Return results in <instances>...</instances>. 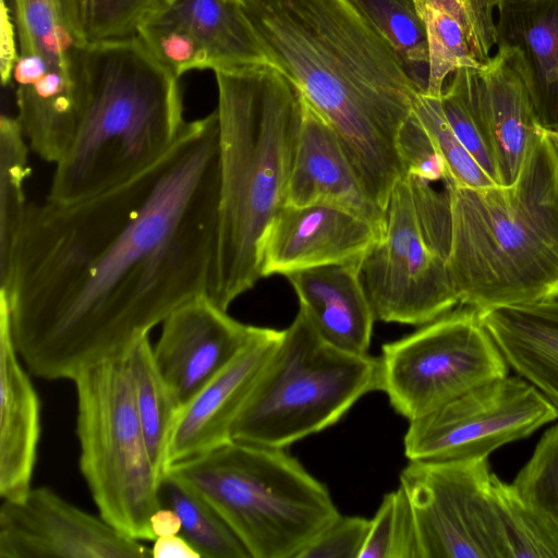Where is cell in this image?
<instances>
[{
	"label": "cell",
	"mask_w": 558,
	"mask_h": 558,
	"mask_svg": "<svg viewBox=\"0 0 558 558\" xmlns=\"http://www.w3.org/2000/svg\"><path fill=\"white\" fill-rule=\"evenodd\" d=\"M219 192L218 116L187 121L133 179L73 202L27 205L0 299L36 377L73 380L124 360L175 308L207 294Z\"/></svg>",
	"instance_id": "cell-1"
},
{
	"label": "cell",
	"mask_w": 558,
	"mask_h": 558,
	"mask_svg": "<svg viewBox=\"0 0 558 558\" xmlns=\"http://www.w3.org/2000/svg\"><path fill=\"white\" fill-rule=\"evenodd\" d=\"M269 59L336 133L368 197L386 211L404 175L399 130L415 85L352 0H242Z\"/></svg>",
	"instance_id": "cell-2"
},
{
	"label": "cell",
	"mask_w": 558,
	"mask_h": 558,
	"mask_svg": "<svg viewBox=\"0 0 558 558\" xmlns=\"http://www.w3.org/2000/svg\"><path fill=\"white\" fill-rule=\"evenodd\" d=\"M215 74L219 192L207 295L227 311L262 278L267 230L287 205L303 97L271 63Z\"/></svg>",
	"instance_id": "cell-3"
},
{
	"label": "cell",
	"mask_w": 558,
	"mask_h": 558,
	"mask_svg": "<svg viewBox=\"0 0 558 558\" xmlns=\"http://www.w3.org/2000/svg\"><path fill=\"white\" fill-rule=\"evenodd\" d=\"M447 265L459 305L478 313L558 298V150L542 126L514 183L465 187L447 179Z\"/></svg>",
	"instance_id": "cell-4"
},
{
	"label": "cell",
	"mask_w": 558,
	"mask_h": 558,
	"mask_svg": "<svg viewBox=\"0 0 558 558\" xmlns=\"http://www.w3.org/2000/svg\"><path fill=\"white\" fill-rule=\"evenodd\" d=\"M178 78L136 35L83 44L81 121L56 163L46 199L95 196L160 160L187 123Z\"/></svg>",
	"instance_id": "cell-5"
},
{
	"label": "cell",
	"mask_w": 558,
	"mask_h": 558,
	"mask_svg": "<svg viewBox=\"0 0 558 558\" xmlns=\"http://www.w3.org/2000/svg\"><path fill=\"white\" fill-rule=\"evenodd\" d=\"M168 471L218 512L251 558H298L340 515L327 487L282 448L231 440Z\"/></svg>",
	"instance_id": "cell-6"
},
{
	"label": "cell",
	"mask_w": 558,
	"mask_h": 558,
	"mask_svg": "<svg viewBox=\"0 0 558 558\" xmlns=\"http://www.w3.org/2000/svg\"><path fill=\"white\" fill-rule=\"evenodd\" d=\"M379 390V361L327 342L299 310L232 428V440L286 449Z\"/></svg>",
	"instance_id": "cell-7"
},
{
	"label": "cell",
	"mask_w": 558,
	"mask_h": 558,
	"mask_svg": "<svg viewBox=\"0 0 558 558\" xmlns=\"http://www.w3.org/2000/svg\"><path fill=\"white\" fill-rule=\"evenodd\" d=\"M73 383L80 468L100 517L130 537L155 541L150 520L161 507V477L148 451L125 361L86 368Z\"/></svg>",
	"instance_id": "cell-8"
},
{
	"label": "cell",
	"mask_w": 558,
	"mask_h": 558,
	"mask_svg": "<svg viewBox=\"0 0 558 558\" xmlns=\"http://www.w3.org/2000/svg\"><path fill=\"white\" fill-rule=\"evenodd\" d=\"M378 361L379 390L409 422L509 373L478 312L464 305L385 343Z\"/></svg>",
	"instance_id": "cell-9"
},
{
	"label": "cell",
	"mask_w": 558,
	"mask_h": 558,
	"mask_svg": "<svg viewBox=\"0 0 558 558\" xmlns=\"http://www.w3.org/2000/svg\"><path fill=\"white\" fill-rule=\"evenodd\" d=\"M487 459L410 460L400 473L422 558H507Z\"/></svg>",
	"instance_id": "cell-10"
},
{
	"label": "cell",
	"mask_w": 558,
	"mask_h": 558,
	"mask_svg": "<svg viewBox=\"0 0 558 558\" xmlns=\"http://www.w3.org/2000/svg\"><path fill=\"white\" fill-rule=\"evenodd\" d=\"M557 417L558 410L535 386L507 375L409 422L404 453L425 461L488 458Z\"/></svg>",
	"instance_id": "cell-11"
},
{
	"label": "cell",
	"mask_w": 558,
	"mask_h": 558,
	"mask_svg": "<svg viewBox=\"0 0 558 558\" xmlns=\"http://www.w3.org/2000/svg\"><path fill=\"white\" fill-rule=\"evenodd\" d=\"M386 231L365 253L361 279L375 320L422 326L459 305L447 260L421 233L405 174L387 208Z\"/></svg>",
	"instance_id": "cell-12"
},
{
	"label": "cell",
	"mask_w": 558,
	"mask_h": 558,
	"mask_svg": "<svg viewBox=\"0 0 558 558\" xmlns=\"http://www.w3.org/2000/svg\"><path fill=\"white\" fill-rule=\"evenodd\" d=\"M135 35L178 77L270 63L242 0H158Z\"/></svg>",
	"instance_id": "cell-13"
},
{
	"label": "cell",
	"mask_w": 558,
	"mask_h": 558,
	"mask_svg": "<svg viewBox=\"0 0 558 558\" xmlns=\"http://www.w3.org/2000/svg\"><path fill=\"white\" fill-rule=\"evenodd\" d=\"M138 539L73 506L48 487L0 508V558H147Z\"/></svg>",
	"instance_id": "cell-14"
},
{
	"label": "cell",
	"mask_w": 558,
	"mask_h": 558,
	"mask_svg": "<svg viewBox=\"0 0 558 558\" xmlns=\"http://www.w3.org/2000/svg\"><path fill=\"white\" fill-rule=\"evenodd\" d=\"M254 329L232 318L207 294L166 317L154 359L181 408L234 357Z\"/></svg>",
	"instance_id": "cell-15"
},
{
	"label": "cell",
	"mask_w": 558,
	"mask_h": 558,
	"mask_svg": "<svg viewBox=\"0 0 558 558\" xmlns=\"http://www.w3.org/2000/svg\"><path fill=\"white\" fill-rule=\"evenodd\" d=\"M282 337L283 330L255 326L245 345L180 409L168 446V469L232 440L233 425Z\"/></svg>",
	"instance_id": "cell-16"
},
{
	"label": "cell",
	"mask_w": 558,
	"mask_h": 558,
	"mask_svg": "<svg viewBox=\"0 0 558 558\" xmlns=\"http://www.w3.org/2000/svg\"><path fill=\"white\" fill-rule=\"evenodd\" d=\"M381 238L374 225L345 208L286 205L264 240L262 278L363 257Z\"/></svg>",
	"instance_id": "cell-17"
},
{
	"label": "cell",
	"mask_w": 558,
	"mask_h": 558,
	"mask_svg": "<svg viewBox=\"0 0 558 558\" xmlns=\"http://www.w3.org/2000/svg\"><path fill=\"white\" fill-rule=\"evenodd\" d=\"M303 97V96H302ZM329 204L386 231V211L366 194L336 133L304 99L287 205Z\"/></svg>",
	"instance_id": "cell-18"
},
{
	"label": "cell",
	"mask_w": 558,
	"mask_h": 558,
	"mask_svg": "<svg viewBox=\"0 0 558 558\" xmlns=\"http://www.w3.org/2000/svg\"><path fill=\"white\" fill-rule=\"evenodd\" d=\"M496 46L523 80L538 124L558 130V0H504Z\"/></svg>",
	"instance_id": "cell-19"
},
{
	"label": "cell",
	"mask_w": 558,
	"mask_h": 558,
	"mask_svg": "<svg viewBox=\"0 0 558 558\" xmlns=\"http://www.w3.org/2000/svg\"><path fill=\"white\" fill-rule=\"evenodd\" d=\"M13 342L0 299V496L21 500L31 490L40 437V402Z\"/></svg>",
	"instance_id": "cell-20"
},
{
	"label": "cell",
	"mask_w": 558,
	"mask_h": 558,
	"mask_svg": "<svg viewBox=\"0 0 558 558\" xmlns=\"http://www.w3.org/2000/svg\"><path fill=\"white\" fill-rule=\"evenodd\" d=\"M362 258L304 268L284 277L298 295L300 310L327 342L366 354L375 318L361 279Z\"/></svg>",
	"instance_id": "cell-21"
},
{
	"label": "cell",
	"mask_w": 558,
	"mask_h": 558,
	"mask_svg": "<svg viewBox=\"0 0 558 558\" xmlns=\"http://www.w3.org/2000/svg\"><path fill=\"white\" fill-rule=\"evenodd\" d=\"M477 104L499 185H511L541 125L523 80L500 50L477 70Z\"/></svg>",
	"instance_id": "cell-22"
},
{
	"label": "cell",
	"mask_w": 558,
	"mask_h": 558,
	"mask_svg": "<svg viewBox=\"0 0 558 558\" xmlns=\"http://www.w3.org/2000/svg\"><path fill=\"white\" fill-rule=\"evenodd\" d=\"M478 314L509 366L558 410V298Z\"/></svg>",
	"instance_id": "cell-23"
},
{
	"label": "cell",
	"mask_w": 558,
	"mask_h": 558,
	"mask_svg": "<svg viewBox=\"0 0 558 558\" xmlns=\"http://www.w3.org/2000/svg\"><path fill=\"white\" fill-rule=\"evenodd\" d=\"M151 461L160 475L168 470L167 452L181 407L161 376L148 335L140 338L124 359Z\"/></svg>",
	"instance_id": "cell-24"
},
{
	"label": "cell",
	"mask_w": 558,
	"mask_h": 558,
	"mask_svg": "<svg viewBox=\"0 0 558 558\" xmlns=\"http://www.w3.org/2000/svg\"><path fill=\"white\" fill-rule=\"evenodd\" d=\"M158 495L161 507H168L179 515L180 535L202 558H251L218 512L170 471L160 478Z\"/></svg>",
	"instance_id": "cell-25"
},
{
	"label": "cell",
	"mask_w": 558,
	"mask_h": 558,
	"mask_svg": "<svg viewBox=\"0 0 558 558\" xmlns=\"http://www.w3.org/2000/svg\"><path fill=\"white\" fill-rule=\"evenodd\" d=\"M400 58L417 92L425 93L428 49L424 21L413 0H352Z\"/></svg>",
	"instance_id": "cell-26"
},
{
	"label": "cell",
	"mask_w": 558,
	"mask_h": 558,
	"mask_svg": "<svg viewBox=\"0 0 558 558\" xmlns=\"http://www.w3.org/2000/svg\"><path fill=\"white\" fill-rule=\"evenodd\" d=\"M490 498L507 558H558V529L495 474Z\"/></svg>",
	"instance_id": "cell-27"
},
{
	"label": "cell",
	"mask_w": 558,
	"mask_h": 558,
	"mask_svg": "<svg viewBox=\"0 0 558 558\" xmlns=\"http://www.w3.org/2000/svg\"><path fill=\"white\" fill-rule=\"evenodd\" d=\"M28 143L15 117L0 118V264L10 252L28 203L24 184L29 175Z\"/></svg>",
	"instance_id": "cell-28"
},
{
	"label": "cell",
	"mask_w": 558,
	"mask_h": 558,
	"mask_svg": "<svg viewBox=\"0 0 558 558\" xmlns=\"http://www.w3.org/2000/svg\"><path fill=\"white\" fill-rule=\"evenodd\" d=\"M452 74L439 98L444 116L469 154L499 185L495 159L478 110L477 69L461 68Z\"/></svg>",
	"instance_id": "cell-29"
},
{
	"label": "cell",
	"mask_w": 558,
	"mask_h": 558,
	"mask_svg": "<svg viewBox=\"0 0 558 558\" xmlns=\"http://www.w3.org/2000/svg\"><path fill=\"white\" fill-rule=\"evenodd\" d=\"M360 558H422L414 513L400 485L385 495L371 519Z\"/></svg>",
	"instance_id": "cell-30"
},
{
	"label": "cell",
	"mask_w": 558,
	"mask_h": 558,
	"mask_svg": "<svg viewBox=\"0 0 558 558\" xmlns=\"http://www.w3.org/2000/svg\"><path fill=\"white\" fill-rule=\"evenodd\" d=\"M424 21L428 49V78L424 94L440 98L446 77L461 68L481 69L472 54L461 25L446 12L426 8Z\"/></svg>",
	"instance_id": "cell-31"
},
{
	"label": "cell",
	"mask_w": 558,
	"mask_h": 558,
	"mask_svg": "<svg viewBox=\"0 0 558 558\" xmlns=\"http://www.w3.org/2000/svg\"><path fill=\"white\" fill-rule=\"evenodd\" d=\"M412 109L441 155L449 180L465 187L478 189L497 185L453 133L444 116L439 98L417 92Z\"/></svg>",
	"instance_id": "cell-32"
},
{
	"label": "cell",
	"mask_w": 558,
	"mask_h": 558,
	"mask_svg": "<svg viewBox=\"0 0 558 558\" xmlns=\"http://www.w3.org/2000/svg\"><path fill=\"white\" fill-rule=\"evenodd\" d=\"M511 485L524 502L558 529V424L543 434Z\"/></svg>",
	"instance_id": "cell-33"
},
{
	"label": "cell",
	"mask_w": 558,
	"mask_h": 558,
	"mask_svg": "<svg viewBox=\"0 0 558 558\" xmlns=\"http://www.w3.org/2000/svg\"><path fill=\"white\" fill-rule=\"evenodd\" d=\"M421 233L428 247L448 259L451 245V203L446 186L437 190L432 182L405 173Z\"/></svg>",
	"instance_id": "cell-34"
},
{
	"label": "cell",
	"mask_w": 558,
	"mask_h": 558,
	"mask_svg": "<svg viewBox=\"0 0 558 558\" xmlns=\"http://www.w3.org/2000/svg\"><path fill=\"white\" fill-rule=\"evenodd\" d=\"M417 12L438 9L452 16L465 33L475 60L482 65L492 58L496 46L495 0H413Z\"/></svg>",
	"instance_id": "cell-35"
},
{
	"label": "cell",
	"mask_w": 558,
	"mask_h": 558,
	"mask_svg": "<svg viewBox=\"0 0 558 558\" xmlns=\"http://www.w3.org/2000/svg\"><path fill=\"white\" fill-rule=\"evenodd\" d=\"M158 0H86V41L133 36L137 25Z\"/></svg>",
	"instance_id": "cell-36"
},
{
	"label": "cell",
	"mask_w": 558,
	"mask_h": 558,
	"mask_svg": "<svg viewBox=\"0 0 558 558\" xmlns=\"http://www.w3.org/2000/svg\"><path fill=\"white\" fill-rule=\"evenodd\" d=\"M397 148L404 174H414L432 183H444L449 178L441 155L413 109L399 130Z\"/></svg>",
	"instance_id": "cell-37"
},
{
	"label": "cell",
	"mask_w": 558,
	"mask_h": 558,
	"mask_svg": "<svg viewBox=\"0 0 558 558\" xmlns=\"http://www.w3.org/2000/svg\"><path fill=\"white\" fill-rule=\"evenodd\" d=\"M369 526L371 520L340 514L298 558H360Z\"/></svg>",
	"instance_id": "cell-38"
},
{
	"label": "cell",
	"mask_w": 558,
	"mask_h": 558,
	"mask_svg": "<svg viewBox=\"0 0 558 558\" xmlns=\"http://www.w3.org/2000/svg\"><path fill=\"white\" fill-rule=\"evenodd\" d=\"M10 8L5 0H1V82L7 85L11 81L12 71L17 60L16 28L14 19L10 15Z\"/></svg>",
	"instance_id": "cell-39"
},
{
	"label": "cell",
	"mask_w": 558,
	"mask_h": 558,
	"mask_svg": "<svg viewBox=\"0 0 558 558\" xmlns=\"http://www.w3.org/2000/svg\"><path fill=\"white\" fill-rule=\"evenodd\" d=\"M63 25L81 44L86 43L84 21L86 0H54Z\"/></svg>",
	"instance_id": "cell-40"
},
{
	"label": "cell",
	"mask_w": 558,
	"mask_h": 558,
	"mask_svg": "<svg viewBox=\"0 0 558 558\" xmlns=\"http://www.w3.org/2000/svg\"><path fill=\"white\" fill-rule=\"evenodd\" d=\"M151 551L155 558H201L199 554L180 534L157 537Z\"/></svg>",
	"instance_id": "cell-41"
},
{
	"label": "cell",
	"mask_w": 558,
	"mask_h": 558,
	"mask_svg": "<svg viewBox=\"0 0 558 558\" xmlns=\"http://www.w3.org/2000/svg\"><path fill=\"white\" fill-rule=\"evenodd\" d=\"M150 523L156 538L178 535L181 532V520L179 515L168 507H160L153 514Z\"/></svg>",
	"instance_id": "cell-42"
},
{
	"label": "cell",
	"mask_w": 558,
	"mask_h": 558,
	"mask_svg": "<svg viewBox=\"0 0 558 558\" xmlns=\"http://www.w3.org/2000/svg\"><path fill=\"white\" fill-rule=\"evenodd\" d=\"M547 133L549 134L551 141L554 142V144L558 150V130L557 131H547Z\"/></svg>",
	"instance_id": "cell-43"
},
{
	"label": "cell",
	"mask_w": 558,
	"mask_h": 558,
	"mask_svg": "<svg viewBox=\"0 0 558 558\" xmlns=\"http://www.w3.org/2000/svg\"><path fill=\"white\" fill-rule=\"evenodd\" d=\"M495 1H496V4L498 5L504 0H495Z\"/></svg>",
	"instance_id": "cell-44"
}]
</instances>
